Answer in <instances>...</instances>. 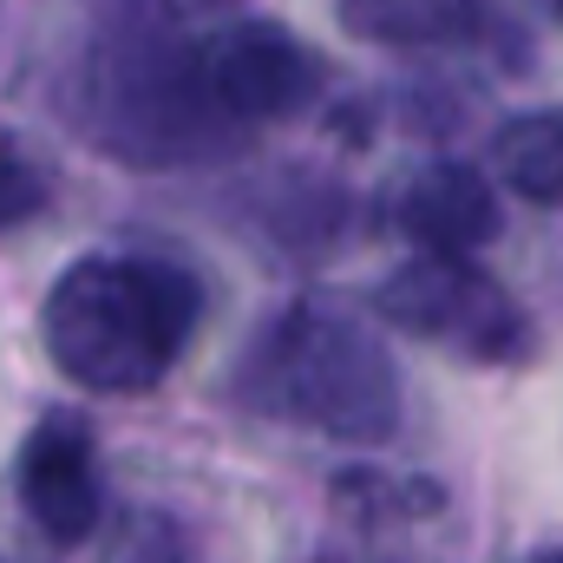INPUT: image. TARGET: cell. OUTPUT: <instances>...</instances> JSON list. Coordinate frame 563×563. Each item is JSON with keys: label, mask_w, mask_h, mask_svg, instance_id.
I'll return each mask as SVG.
<instances>
[{"label": "cell", "mask_w": 563, "mask_h": 563, "mask_svg": "<svg viewBox=\"0 0 563 563\" xmlns=\"http://www.w3.org/2000/svg\"><path fill=\"white\" fill-rule=\"evenodd\" d=\"M498 177H505L518 197L563 210V112L511 119V125L498 132Z\"/></svg>", "instance_id": "ba28073f"}, {"label": "cell", "mask_w": 563, "mask_h": 563, "mask_svg": "<svg viewBox=\"0 0 563 563\" xmlns=\"http://www.w3.org/2000/svg\"><path fill=\"white\" fill-rule=\"evenodd\" d=\"M210 99L223 119H250V125H269V119H288L301 112L314 92H321V66L301 40H288L269 20H250L236 33H223L210 53Z\"/></svg>", "instance_id": "5b68a950"}, {"label": "cell", "mask_w": 563, "mask_h": 563, "mask_svg": "<svg viewBox=\"0 0 563 563\" xmlns=\"http://www.w3.org/2000/svg\"><path fill=\"white\" fill-rule=\"evenodd\" d=\"M551 7H558V20H563V0H551Z\"/></svg>", "instance_id": "4fadbf2b"}, {"label": "cell", "mask_w": 563, "mask_h": 563, "mask_svg": "<svg viewBox=\"0 0 563 563\" xmlns=\"http://www.w3.org/2000/svg\"><path fill=\"white\" fill-rule=\"evenodd\" d=\"M197 314L203 288L190 269L164 256H86L53 282L40 328L66 380L99 394H144L177 367Z\"/></svg>", "instance_id": "6da1fadb"}, {"label": "cell", "mask_w": 563, "mask_h": 563, "mask_svg": "<svg viewBox=\"0 0 563 563\" xmlns=\"http://www.w3.org/2000/svg\"><path fill=\"white\" fill-rule=\"evenodd\" d=\"M177 7H190V13H217V7H230V0H177Z\"/></svg>", "instance_id": "8fae6325"}, {"label": "cell", "mask_w": 563, "mask_h": 563, "mask_svg": "<svg viewBox=\"0 0 563 563\" xmlns=\"http://www.w3.org/2000/svg\"><path fill=\"white\" fill-rule=\"evenodd\" d=\"M243 400L269 420L314 426L328 439L374 445L400 426V374L354 314L301 301L269 321L243 367Z\"/></svg>", "instance_id": "7a4b0ae2"}, {"label": "cell", "mask_w": 563, "mask_h": 563, "mask_svg": "<svg viewBox=\"0 0 563 563\" xmlns=\"http://www.w3.org/2000/svg\"><path fill=\"white\" fill-rule=\"evenodd\" d=\"M20 505L53 544L92 538V525L106 511V492H99L92 432H86L79 413H46L33 426V439L20 452Z\"/></svg>", "instance_id": "8992f818"}, {"label": "cell", "mask_w": 563, "mask_h": 563, "mask_svg": "<svg viewBox=\"0 0 563 563\" xmlns=\"http://www.w3.org/2000/svg\"><path fill=\"white\" fill-rule=\"evenodd\" d=\"M341 13H347V26L367 33V40H387V46H432V40L465 33L472 0H341Z\"/></svg>", "instance_id": "9c48e42d"}, {"label": "cell", "mask_w": 563, "mask_h": 563, "mask_svg": "<svg viewBox=\"0 0 563 563\" xmlns=\"http://www.w3.org/2000/svg\"><path fill=\"white\" fill-rule=\"evenodd\" d=\"M374 308L420 334V341H439L465 361H518L525 354V314L518 301L472 263H452V256H413L407 269L380 282Z\"/></svg>", "instance_id": "277c9868"}, {"label": "cell", "mask_w": 563, "mask_h": 563, "mask_svg": "<svg viewBox=\"0 0 563 563\" xmlns=\"http://www.w3.org/2000/svg\"><path fill=\"white\" fill-rule=\"evenodd\" d=\"M86 86V132L125 157H190L210 144V125H223L203 53H190L164 26H132L125 40H106Z\"/></svg>", "instance_id": "3957f363"}, {"label": "cell", "mask_w": 563, "mask_h": 563, "mask_svg": "<svg viewBox=\"0 0 563 563\" xmlns=\"http://www.w3.org/2000/svg\"><path fill=\"white\" fill-rule=\"evenodd\" d=\"M40 210H46V177H40V164L0 139V230H13V223H26V217H40Z\"/></svg>", "instance_id": "30bf717a"}, {"label": "cell", "mask_w": 563, "mask_h": 563, "mask_svg": "<svg viewBox=\"0 0 563 563\" xmlns=\"http://www.w3.org/2000/svg\"><path fill=\"white\" fill-rule=\"evenodd\" d=\"M394 223L420 243V256L472 263V250H485L498 236V197L472 164H426L400 184Z\"/></svg>", "instance_id": "52a82bcc"}, {"label": "cell", "mask_w": 563, "mask_h": 563, "mask_svg": "<svg viewBox=\"0 0 563 563\" xmlns=\"http://www.w3.org/2000/svg\"><path fill=\"white\" fill-rule=\"evenodd\" d=\"M538 563H563V551H551V558H538Z\"/></svg>", "instance_id": "7c38bea8"}]
</instances>
